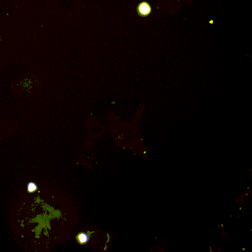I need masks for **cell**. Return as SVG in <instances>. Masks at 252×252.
<instances>
[{
  "instance_id": "obj_3",
  "label": "cell",
  "mask_w": 252,
  "mask_h": 252,
  "mask_svg": "<svg viewBox=\"0 0 252 252\" xmlns=\"http://www.w3.org/2000/svg\"><path fill=\"white\" fill-rule=\"evenodd\" d=\"M37 185L33 182H30L27 185V191L29 192H33L37 191Z\"/></svg>"
},
{
  "instance_id": "obj_2",
  "label": "cell",
  "mask_w": 252,
  "mask_h": 252,
  "mask_svg": "<svg viewBox=\"0 0 252 252\" xmlns=\"http://www.w3.org/2000/svg\"><path fill=\"white\" fill-rule=\"evenodd\" d=\"M76 240L79 244L83 245L86 244L89 240V236L85 233H80L76 236Z\"/></svg>"
},
{
  "instance_id": "obj_1",
  "label": "cell",
  "mask_w": 252,
  "mask_h": 252,
  "mask_svg": "<svg viewBox=\"0 0 252 252\" xmlns=\"http://www.w3.org/2000/svg\"><path fill=\"white\" fill-rule=\"evenodd\" d=\"M137 11L140 16L146 17L150 14L151 7L147 2H142L137 6Z\"/></svg>"
}]
</instances>
